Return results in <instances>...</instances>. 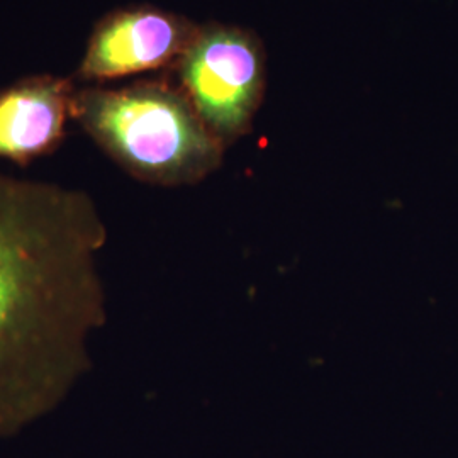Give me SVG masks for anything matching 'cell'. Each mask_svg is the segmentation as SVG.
I'll list each match as a JSON object with an SVG mask.
<instances>
[{
	"mask_svg": "<svg viewBox=\"0 0 458 458\" xmlns=\"http://www.w3.org/2000/svg\"><path fill=\"white\" fill-rule=\"evenodd\" d=\"M107 228L81 189L0 172V440L56 410L107 321Z\"/></svg>",
	"mask_w": 458,
	"mask_h": 458,
	"instance_id": "6da1fadb",
	"label": "cell"
},
{
	"mask_svg": "<svg viewBox=\"0 0 458 458\" xmlns=\"http://www.w3.org/2000/svg\"><path fill=\"white\" fill-rule=\"evenodd\" d=\"M72 121L132 179L160 187L208 179L226 149L168 79L77 87Z\"/></svg>",
	"mask_w": 458,
	"mask_h": 458,
	"instance_id": "7a4b0ae2",
	"label": "cell"
},
{
	"mask_svg": "<svg viewBox=\"0 0 458 458\" xmlns=\"http://www.w3.org/2000/svg\"><path fill=\"white\" fill-rule=\"evenodd\" d=\"M172 70L175 83L223 147L251 131L267 85L265 47L251 30L199 24Z\"/></svg>",
	"mask_w": 458,
	"mask_h": 458,
	"instance_id": "3957f363",
	"label": "cell"
},
{
	"mask_svg": "<svg viewBox=\"0 0 458 458\" xmlns=\"http://www.w3.org/2000/svg\"><path fill=\"white\" fill-rule=\"evenodd\" d=\"M199 24L151 4L119 7L100 17L73 75L83 85H104L174 68Z\"/></svg>",
	"mask_w": 458,
	"mask_h": 458,
	"instance_id": "277c9868",
	"label": "cell"
},
{
	"mask_svg": "<svg viewBox=\"0 0 458 458\" xmlns=\"http://www.w3.org/2000/svg\"><path fill=\"white\" fill-rule=\"evenodd\" d=\"M73 77L39 73L0 90V160L28 166L55 153L72 119Z\"/></svg>",
	"mask_w": 458,
	"mask_h": 458,
	"instance_id": "5b68a950",
	"label": "cell"
}]
</instances>
